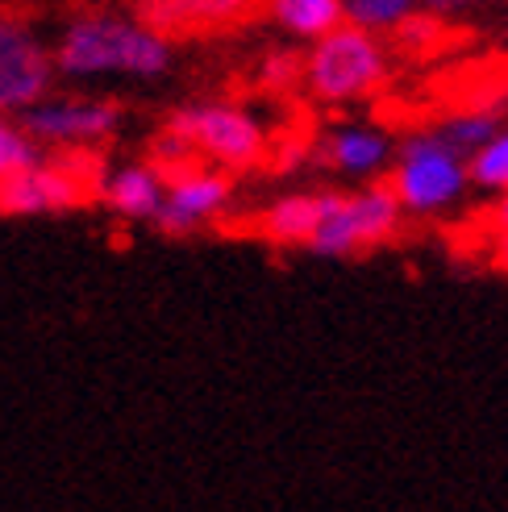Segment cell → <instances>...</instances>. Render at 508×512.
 <instances>
[{
  "label": "cell",
  "instance_id": "5b68a950",
  "mask_svg": "<svg viewBox=\"0 0 508 512\" xmlns=\"http://www.w3.org/2000/svg\"><path fill=\"white\" fill-rule=\"evenodd\" d=\"M167 130L180 138L200 163H217L225 171H250L271 155V138L259 117L238 105H188L167 117Z\"/></svg>",
  "mask_w": 508,
  "mask_h": 512
},
{
  "label": "cell",
  "instance_id": "ba28073f",
  "mask_svg": "<svg viewBox=\"0 0 508 512\" xmlns=\"http://www.w3.org/2000/svg\"><path fill=\"white\" fill-rule=\"evenodd\" d=\"M50 84H55V59L34 34V25L0 9V113L21 117L42 96H50Z\"/></svg>",
  "mask_w": 508,
  "mask_h": 512
},
{
  "label": "cell",
  "instance_id": "e0dca14e",
  "mask_svg": "<svg viewBox=\"0 0 508 512\" xmlns=\"http://www.w3.org/2000/svg\"><path fill=\"white\" fill-rule=\"evenodd\" d=\"M417 5L421 0H346V21L359 25V30L384 34V30H400L417 13Z\"/></svg>",
  "mask_w": 508,
  "mask_h": 512
},
{
  "label": "cell",
  "instance_id": "7c38bea8",
  "mask_svg": "<svg viewBox=\"0 0 508 512\" xmlns=\"http://www.w3.org/2000/svg\"><path fill=\"white\" fill-rule=\"evenodd\" d=\"M163 171L155 163H130L117 167L113 175H105V188L100 200L125 221H155L163 209Z\"/></svg>",
  "mask_w": 508,
  "mask_h": 512
},
{
  "label": "cell",
  "instance_id": "277c9868",
  "mask_svg": "<svg viewBox=\"0 0 508 512\" xmlns=\"http://www.w3.org/2000/svg\"><path fill=\"white\" fill-rule=\"evenodd\" d=\"M400 200L388 184H367L359 192H325L321 221L304 250L325 254V259H346V254H363L371 246H384L400 229Z\"/></svg>",
  "mask_w": 508,
  "mask_h": 512
},
{
  "label": "cell",
  "instance_id": "44dd1931",
  "mask_svg": "<svg viewBox=\"0 0 508 512\" xmlns=\"http://www.w3.org/2000/svg\"><path fill=\"white\" fill-rule=\"evenodd\" d=\"M492 259L500 271H508V234H496V250H492Z\"/></svg>",
  "mask_w": 508,
  "mask_h": 512
},
{
  "label": "cell",
  "instance_id": "8992f818",
  "mask_svg": "<svg viewBox=\"0 0 508 512\" xmlns=\"http://www.w3.org/2000/svg\"><path fill=\"white\" fill-rule=\"evenodd\" d=\"M467 159L459 150H450L434 130L404 138V146L396 150L392 163V179L388 188L400 200L404 213L417 217H434L450 204H459V196L467 192Z\"/></svg>",
  "mask_w": 508,
  "mask_h": 512
},
{
  "label": "cell",
  "instance_id": "3957f363",
  "mask_svg": "<svg viewBox=\"0 0 508 512\" xmlns=\"http://www.w3.org/2000/svg\"><path fill=\"white\" fill-rule=\"evenodd\" d=\"M100 188H105L100 159L84 155V150H59V155L50 159L42 155L38 163H30L0 184V213L5 217L71 213L100 200Z\"/></svg>",
  "mask_w": 508,
  "mask_h": 512
},
{
  "label": "cell",
  "instance_id": "ac0fdd59",
  "mask_svg": "<svg viewBox=\"0 0 508 512\" xmlns=\"http://www.w3.org/2000/svg\"><path fill=\"white\" fill-rule=\"evenodd\" d=\"M38 159H42V150L30 142V134L21 130V121L0 113V184H5L9 175L25 171L30 163H38Z\"/></svg>",
  "mask_w": 508,
  "mask_h": 512
},
{
  "label": "cell",
  "instance_id": "9a60e30c",
  "mask_svg": "<svg viewBox=\"0 0 508 512\" xmlns=\"http://www.w3.org/2000/svg\"><path fill=\"white\" fill-rule=\"evenodd\" d=\"M496 130H500V117H496L492 109H463V113L446 117L442 125H434V134H438L450 150H459L463 159H471L475 150L484 146Z\"/></svg>",
  "mask_w": 508,
  "mask_h": 512
},
{
  "label": "cell",
  "instance_id": "7a4b0ae2",
  "mask_svg": "<svg viewBox=\"0 0 508 512\" xmlns=\"http://www.w3.org/2000/svg\"><path fill=\"white\" fill-rule=\"evenodd\" d=\"M300 80L325 105H350L388 80V50L371 30L342 21L313 42L309 59L300 63Z\"/></svg>",
  "mask_w": 508,
  "mask_h": 512
},
{
  "label": "cell",
  "instance_id": "52a82bcc",
  "mask_svg": "<svg viewBox=\"0 0 508 512\" xmlns=\"http://www.w3.org/2000/svg\"><path fill=\"white\" fill-rule=\"evenodd\" d=\"M121 125V105L109 96H42L38 105L21 113V130L30 142L55 150H84L92 142H105Z\"/></svg>",
  "mask_w": 508,
  "mask_h": 512
},
{
  "label": "cell",
  "instance_id": "2e32d148",
  "mask_svg": "<svg viewBox=\"0 0 508 512\" xmlns=\"http://www.w3.org/2000/svg\"><path fill=\"white\" fill-rule=\"evenodd\" d=\"M467 175L475 188L484 192H508V130H496L484 146L467 159Z\"/></svg>",
  "mask_w": 508,
  "mask_h": 512
},
{
  "label": "cell",
  "instance_id": "5bb4252c",
  "mask_svg": "<svg viewBox=\"0 0 508 512\" xmlns=\"http://www.w3.org/2000/svg\"><path fill=\"white\" fill-rule=\"evenodd\" d=\"M267 13L279 21V30L317 42L346 21V0H267Z\"/></svg>",
  "mask_w": 508,
  "mask_h": 512
},
{
  "label": "cell",
  "instance_id": "ffe728a7",
  "mask_svg": "<svg viewBox=\"0 0 508 512\" xmlns=\"http://www.w3.org/2000/svg\"><path fill=\"white\" fill-rule=\"evenodd\" d=\"M492 225L500 234H508V192H500V200L492 204Z\"/></svg>",
  "mask_w": 508,
  "mask_h": 512
},
{
  "label": "cell",
  "instance_id": "30bf717a",
  "mask_svg": "<svg viewBox=\"0 0 508 512\" xmlns=\"http://www.w3.org/2000/svg\"><path fill=\"white\" fill-rule=\"evenodd\" d=\"M267 0H138V21L163 38H209L238 30Z\"/></svg>",
  "mask_w": 508,
  "mask_h": 512
},
{
  "label": "cell",
  "instance_id": "6da1fadb",
  "mask_svg": "<svg viewBox=\"0 0 508 512\" xmlns=\"http://www.w3.org/2000/svg\"><path fill=\"white\" fill-rule=\"evenodd\" d=\"M50 59H55V75L67 80H105V75L159 80L171 67V42L138 17L80 13L63 25Z\"/></svg>",
  "mask_w": 508,
  "mask_h": 512
},
{
  "label": "cell",
  "instance_id": "4fadbf2b",
  "mask_svg": "<svg viewBox=\"0 0 508 512\" xmlns=\"http://www.w3.org/2000/svg\"><path fill=\"white\" fill-rule=\"evenodd\" d=\"M321 200L325 192H292V196L271 200L254 217V234L271 246H309L313 229L321 221Z\"/></svg>",
  "mask_w": 508,
  "mask_h": 512
},
{
  "label": "cell",
  "instance_id": "d6986e66",
  "mask_svg": "<svg viewBox=\"0 0 508 512\" xmlns=\"http://www.w3.org/2000/svg\"><path fill=\"white\" fill-rule=\"evenodd\" d=\"M425 13H434V17H450V13H471V9H484L492 5V0H421Z\"/></svg>",
  "mask_w": 508,
  "mask_h": 512
},
{
  "label": "cell",
  "instance_id": "8fae6325",
  "mask_svg": "<svg viewBox=\"0 0 508 512\" xmlns=\"http://www.w3.org/2000/svg\"><path fill=\"white\" fill-rule=\"evenodd\" d=\"M392 159V138L375 125H338L321 138V163L350 179H371Z\"/></svg>",
  "mask_w": 508,
  "mask_h": 512
},
{
  "label": "cell",
  "instance_id": "9c48e42d",
  "mask_svg": "<svg viewBox=\"0 0 508 512\" xmlns=\"http://www.w3.org/2000/svg\"><path fill=\"white\" fill-rule=\"evenodd\" d=\"M163 171V209L155 217V225L171 238H188L196 229H205L209 221H217L230 209L234 184L225 171H213L200 159H188L180 167H159Z\"/></svg>",
  "mask_w": 508,
  "mask_h": 512
}]
</instances>
